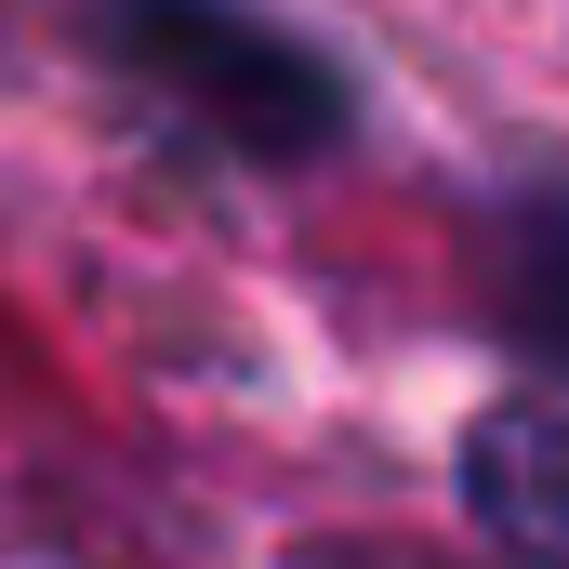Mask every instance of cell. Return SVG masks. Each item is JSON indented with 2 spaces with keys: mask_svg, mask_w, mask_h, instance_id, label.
Returning a JSON list of instances; mask_svg holds the SVG:
<instances>
[{
  "mask_svg": "<svg viewBox=\"0 0 569 569\" xmlns=\"http://www.w3.org/2000/svg\"><path fill=\"white\" fill-rule=\"evenodd\" d=\"M120 13L146 27V67L186 80L239 146H318L345 120V93L318 80V53H291L279 27H252V13H226V0H120Z\"/></svg>",
  "mask_w": 569,
  "mask_h": 569,
  "instance_id": "cell-1",
  "label": "cell"
},
{
  "mask_svg": "<svg viewBox=\"0 0 569 569\" xmlns=\"http://www.w3.org/2000/svg\"><path fill=\"white\" fill-rule=\"evenodd\" d=\"M463 490H477V517H490L530 569H569V425L490 411V425L463 437Z\"/></svg>",
  "mask_w": 569,
  "mask_h": 569,
  "instance_id": "cell-2",
  "label": "cell"
},
{
  "mask_svg": "<svg viewBox=\"0 0 569 569\" xmlns=\"http://www.w3.org/2000/svg\"><path fill=\"white\" fill-rule=\"evenodd\" d=\"M517 331L569 371V199H543V212L517 226Z\"/></svg>",
  "mask_w": 569,
  "mask_h": 569,
  "instance_id": "cell-3",
  "label": "cell"
}]
</instances>
